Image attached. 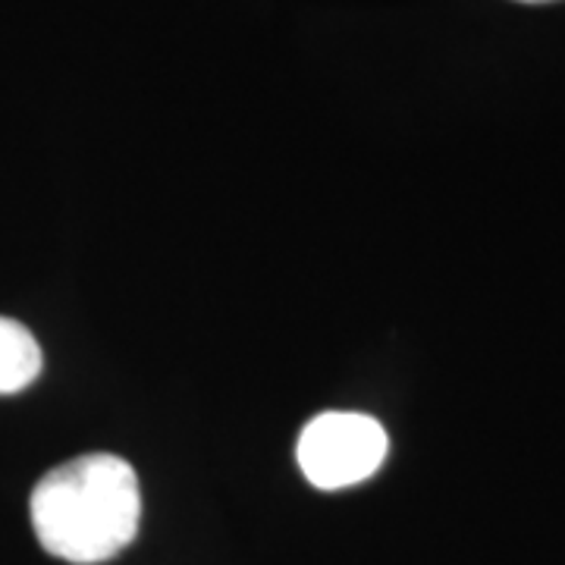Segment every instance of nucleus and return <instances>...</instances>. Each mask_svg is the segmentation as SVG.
<instances>
[{
    "label": "nucleus",
    "mask_w": 565,
    "mask_h": 565,
    "mask_svg": "<svg viewBox=\"0 0 565 565\" xmlns=\"http://www.w3.org/2000/svg\"><path fill=\"white\" fill-rule=\"evenodd\" d=\"M384 424L362 412H323L305 424L296 459L318 490H343L367 481L386 459Z\"/></svg>",
    "instance_id": "obj_2"
},
{
    "label": "nucleus",
    "mask_w": 565,
    "mask_h": 565,
    "mask_svg": "<svg viewBox=\"0 0 565 565\" xmlns=\"http://www.w3.org/2000/svg\"><path fill=\"white\" fill-rule=\"evenodd\" d=\"M29 515L51 556L73 565L107 563L139 534L136 468L114 452L79 456L41 478Z\"/></svg>",
    "instance_id": "obj_1"
},
{
    "label": "nucleus",
    "mask_w": 565,
    "mask_h": 565,
    "mask_svg": "<svg viewBox=\"0 0 565 565\" xmlns=\"http://www.w3.org/2000/svg\"><path fill=\"white\" fill-rule=\"evenodd\" d=\"M41 374V345L22 323L0 318V396L20 393Z\"/></svg>",
    "instance_id": "obj_3"
},
{
    "label": "nucleus",
    "mask_w": 565,
    "mask_h": 565,
    "mask_svg": "<svg viewBox=\"0 0 565 565\" xmlns=\"http://www.w3.org/2000/svg\"><path fill=\"white\" fill-rule=\"evenodd\" d=\"M522 3H546V0H522Z\"/></svg>",
    "instance_id": "obj_4"
}]
</instances>
